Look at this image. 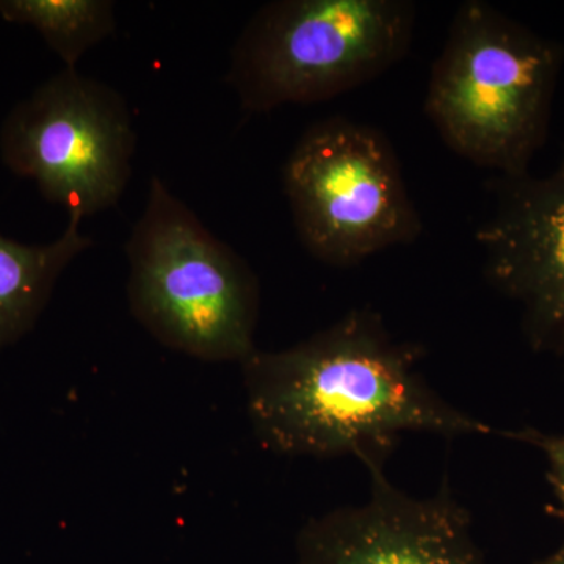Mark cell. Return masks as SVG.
Segmentation results:
<instances>
[{"mask_svg": "<svg viewBox=\"0 0 564 564\" xmlns=\"http://www.w3.org/2000/svg\"><path fill=\"white\" fill-rule=\"evenodd\" d=\"M423 356L369 307L285 350H256L240 364L252 430L274 454L352 455L367 469L384 467L404 433H492L426 384Z\"/></svg>", "mask_w": 564, "mask_h": 564, "instance_id": "obj_1", "label": "cell"}, {"mask_svg": "<svg viewBox=\"0 0 564 564\" xmlns=\"http://www.w3.org/2000/svg\"><path fill=\"white\" fill-rule=\"evenodd\" d=\"M563 63L562 44L467 0L433 63L426 117L464 161L521 176L547 140Z\"/></svg>", "mask_w": 564, "mask_h": 564, "instance_id": "obj_2", "label": "cell"}, {"mask_svg": "<svg viewBox=\"0 0 564 564\" xmlns=\"http://www.w3.org/2000/svg\"><path fill=\"white\" fill-rule=\"evenodd\" d=\"M124 250L129 306L154 339L207 362L258 350V278L158 176Z\"/></svg>", "mask_w": 564, "mask_h": 564, "instance_id": "obj_3", "label": "cell"}, {"mask_svg": "<svg viewBox=\"0 0 564 564\" xmlns=\"http://www.w3.org/2000/svg\"><path fill=\"white\" fill-rule=\"evenodd\" d=\"M411 0H278L234 46L228 84L250 113L328 101L377 79L413 44Z\"/></svg>", "mask_w": 564, "mask_h": 564, "instance_id": "obj_4", "label": "cell"}, {"mask_svg": "<svg viewBox=\"0 0 564 564\" xmlns=\"http://www.w3.org/2000/svg\"><path fill=\"white\" fill-rule=\"evenodd\" d=\"M282 185L303 247L326 265H358L422 234L391 141L364 122L332 117L311 126L285 161Z\"/></svg>", "mask_w": 564, "mask_h": 564, "instance_id": "obj_5", "label": "cell"}, {"mask_svg": "<svg viewBox=\"0 0 564 564\" xmlns=\"http://www.w3.org/2000/svg\"><path fill=\"white\" fill-rule=\"evenodd\" d=\"M135 144L126 99L76 68L44 82L0 131L11 172L35 181L76 221L117 206L131 181Z\"/></svg>", "mask_w": 564, "mask_h": 564, "instance_id": "obj_6", "label": "cell"}, {"mask_svg": "<svg viewBox=\"0 0 564 564\" xmlns=\"http://www.w3.org/2000/svg\"><path fill=\"white\" fill-rule=\"evenodd\" d=\"M496 182V206L475 232L486 280L521 307L530 347L564 361V150L545 176Z\"/></svg>", "mask_w": 564, "mask_h": 564, "instance_id": "obj_7", "label": "cell"}, {"mask_svg": "<svg viewBox=\"0 0 564 564\" xmlns=\"http://www.w3.org/2000/svg\"><path fill=\"white\" fill-rule=\"evenodd\" d=\"M369 473V500L307 522L293 564H486L448 485L417 499L393 486L384 467Z\"/></svg>", "mask_w": 564, "mask_h": 564, "instance_id": "obj_8", "label": "cell"}, {"mask_svg": "<svg viewBox=\"0 0 564 564\" xmlns=\"http://www.w3.org/2000/svg\"><path fill=\"white\" fill-rule=\"evenodd\" d=\"M93 240L69 220L65 232L47 245H24L0 236V350L17 344L43 313L55 282Z\"/></svg>", "mask_w": 564, "mask_h": 564, "instance_id": "obj_9", "label": "cell"}, {"mask_svg": "<svg viewBox=\"0 0 564 564\" xmlns=\"http://www.w3.org/2000/svg\"><path fill=\"white\" fill-rule=\"evenodd\" d=\"M0 17L36 29L65 68L117 31L110 0H0Z\"/></svg>", "mask_w": 564, "mask_h": 564, "instance_id": "obj_10", "label": "cell"}, {"mask_svg": "<svg viewBox=\"0 0 564 564\" xmlns=\"http://www.w3.org/2000/svg\"><path fill=\"white\" fill-rule=\"evenodd\" d=\"M514 440L522 441L540 448L547 459V477L558 500V514L564 521V436L538 432V430L525 429L521 432L511 433Z\"/></svg>", "mask_w": 564, "mask_h": 564, "instance_id": "obj_11", "label": "cell"}, {"mask_svg": "<svg viewBox=\"0 0 564 564\" xmlns=\"http://www.w3.org/2000/svg\"><path fill=\"white\" fill-rule=\"evenodd\" d=\"M536 564H564V541L563 544L556 549L554 554L549 555L547 558L541 560V562Z\"/></svg>", "mask_w": 564, "mask_h": 564, "instance_id": "obj_12", "label": "cell"}]
</instances>
